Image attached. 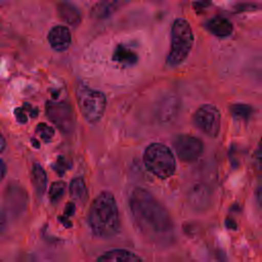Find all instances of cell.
Masks as SVG:
<instances>
[{
	"label": "cell",
	"mask_w": 262,
	"mask_h": 262,
	"mask_svg": "<svg viewBox=\"0 0 262 262\" xmlns=\"http://www.w3.org/2000/svg\"><path fill=\"white\" fill-rule=\"evenodd\" d=\"M129 208L135 227L146 239L156 244H168L173 239V220L149 191L134 188L129 196Z\"/></svg>",
	"instance_id": "obj_1"
},
{
	"label": "cell",
	"mask_w": 262,
	"mask_h": 262,
	"mask_svg": "<svg viewBox=\"0 0 262 262\" xmlns=\"http://www.w3.org/2000/svg\"><path fill=\"white\" fill-rule=\"evenodd\" d=\"M87 221L92 233L99 238H110L117 234L120 227L119 210L111 191H101L92 201Z\"/></svg>",
	"instance_id": "obj_2"
},
{
	"label": "cell",
	"mask_w": 262,
	"mask_h": 262,
	"mask_svg": "<svg viewBox=\"0 0 262 262\" xmlns=\"http://www.w3.org/2000/svg\"><path fill=\"white\" fill-rule=\"evenodd\" d=\"M170 50L166 62L170 67L180 66L189 55L193 45V32L184 18H176L171 28Z\"/></svg>",
	"instance_id": "obj_3"
},
{
	"label": "cell",
	"mask_w": 262,
	"mask_h": 262,
	"mask_svg": "<svg viewBox=\"0 0 262 262\" xmlns=\"http://www.w3.org/2000/svg\"><path fill=\"white\" fill-rule=\"evenodd\" d=\"M143 163L155 176L166 179L176 170V161L171 149L160 142L150 143L143 152Z\"/></svg>",
	"instance_id": "obj_4"
},
{
	"label": "cell",
	"mask_w": 262,
	"mask_h": 262,
	"mask_svg": "<svg viewBox=\"0 0 262 262\" xmlns=\"http://www.w3.org/2000/svg\"><path fill=\"white\" fill-rule=\"evenodd\" d=\"M76 99L86 122L96 124L100 121L106 107V98L101 91L80 83L76 88Z\"/></svg>",
	"instance_id": "obj_5"
},
{
	"label": "cell",
	"mask_w": 262,
	"mask_h": 262,
	"mask_svg": "<svg viewBox=\"0 0 262 262\" xmlns=\"http://www.w3.org/2000/svg\"><path fill=\"white\" fill-rule=\"evenodd\" d=\"M193 122L199 130L209 137H217L221 126V115L217 106L206 103L201 105L193 115Z\"/></svg>",
	"instance_id": "obj_6"
},
{
	"label": "cell",
	"mask_w": 262,
	"mask_h": 262,
	"mask_svg": "<svg viewBox=\"0 0 262 262\" xmlns=\"http://www.w3.org/2000/svg\"><path fill=\"white\" fill-rule=\"evenodd\" d=\"M173 148L182 162H193L198 160L204 150L203 141L190 134H178L172 140Z\"/></svg>",
	"instance_id": "obj_7"
},
{
	"label": "cell",
	"mask_w": 262,
	"mask_h": 262,
	"mask_svg": "<svg viewBox=\"0 0 262 262\" xmlns=\"http://www.w3.org/2000/svg\"><path fill=\"white\" fill-rule=\"evenodd\" d=\"M46 115L49 120L62 132L71 133L75 120L71 105L66 101H48L46 103Z\"/></svg>",
	"instance_id": "obj_8"
},
{
	"label": "cell",
	"mask_w": 262,
	"mask_h": 262,
	"mask_svg": "<svg viewBox=\"0 0 262 262\" xmlns=\"http://www.w3.org/2000/svg\"><path fill=\"white\" fill-rule=\"evenodd\" d=\"M131 0H99L91 9V16L96 19H105L115 14Z\"/></svg>",
	"instance_id": "obj_9"
},
{
	"label": "cell",
	"mask_w": 262,
	"mask_h": 262,
	"mask_svg": "<svg viewBox=\"0 0 262 262\" xmlns=\"http://www.w3.org/2000/svg\"><path fill=\"white\" fill-rule=\"evenodd\" d=\"M48 42L56 51H64L71 44V33L66 26H55L48 33Z\"/></svg>",
	"instance_id": "obj_10"
},
{
	"label": "cell",
	"mask_w": 262,
	"mask_h": 262,
	"mask_svg": "<svg viewBox=\"0 0 262 262\" xmlns=\"http://www.w3.org/2000/svg\"><path fill=\"white\" fill-rule=\"evenodd\" d=\"M113 60L123 67H132L136 64L138 54L131 46L127 44H119L114 50Z\"/></svg>",
	"instance_id": "obj_11"
},
{
	"label": "cell",
	"mask_w": 262,
	"mask_h": 262,
	"mask_svg": "<svg viewBox=\"0 0 262 262\" xmlns=\"http://www.w3.org/2000/svg\"><path fill=\"white\" fill-rule=\"evenodd\" d=\"M95 262H143L133 252L124 249H115L100 255Z\"/></svg>",
	"instance_id": "obj_12"
},
{
	"label": "cell",
	"mask_w": 262,
	"mask_h": 262,
	"mask_svg": "<svg viewBox=\"0 0 262 262\" xmlns=\"http://www.w3.org/2000/svg\"><path fill=\"white\" fill-rule=\"evenodd\" d=\"M207 30L216 37L224 38L228 37L233 32L232 23L222 16H215L206 24Z\"/></svg>",
	"instance_id": "obj_13"
},
{
	"label": "cell",
	"mask_w": 262,
	"mask_h": 262,
	"mask_svg": "<svg viewBox=\"0 0 262 262\" xmlns=\"http://www.w3.org/2000/svg\"><path fill=\"white\" fill-rule=\"evenodd\" d=\"M31 180L33 187L38 195H42L47 186V176L41 165L35 163L31 171Z\"/></svg>",
	"instance_id": "obj_14"
},
{
	"label": "cell",
	"mask_w": 262,
	"mask_h": 262,
	"mask_svg": "<svg viewBox=\"0 0 262 262\" xmlns=\"http://www.w3.org/2000/svg\"><path fill=\"white\" fill-rule=\"evenodd\" d=\"M70 195L75 202L79 203H85L88 198L87 187L85 184V181L82 177H76L74 178L70 183Z\"/></svg>",
	"instance_id": "obj_15"
},
{
	"label": "cell",
	"mask_w": 262,
	"mask_h": 262,
	"mask_svg": "<svg viewBox=\"0 0 262 262\" xmlns=\"http://www.w3.org/2000/svg\"><path fill=\"white\" fill-rule=\"evenodd\" d=\"M208 192L207 189L202 185H196L192 187L191 191L189 192V202L192 206L203 207L207 204Z\"/></svg>",
	"instance_id": "obj_16"
},
{
	"label": "cell",
	"mask_w": 262,
	"mask_h": 262,
	"mask_svg": "<svg viewBox=\"0 0 262 262\" xmlns=\"http://www.w3.org/2000/svg\"><path fill=\"white\" fill-rule=\"evenodd\" d=\"M254 110L251 105L246 103H234L230 106L231 115L239 120H249L253 114Z\"/></svg>",
	"instance_id": "obj_17"
},
{
	"label": "cell",
	"mask_w": 262,
	"mask_h": 262,
	"mask_svg": "<svg viewBox=\"0 0 262 262\" xmlns=\"http://www.w3.org/2000/svg\"><path fill=\"white\" fill-rule=\"evenodd\" d=\"M60 15L67 23H69L73 26L79 24L80 19H81L80 14L77 11V9L74 6L69 5L67 3H64L62 6H60Z\"/></svg>",
	"instance_id": "obj_18"
},
{
	"label": "cell",
	"mask_w": 262,
	"mask_h": 262,
	"mask_svg": "<svg viewBox=\"0 0 262 262\" xmlns=\"http://www.w3.org/2000/svg\"><path fill=\"white\" fill-rule=\"evenodd\" d=\"M66 191V183L62 181H55L49 188V200L51 203H57L61 200Z\"/></svg>",
	"instance_id": "obj_19"
},
{
	"label": "cell",
	"mask_w": 262,
	"mask_h": 262,
	"mask_svg": "<svg viewBox=\"0 0 262 262\" xmlns=\"http://www.w3.org/2000/svg\"><path fill=\"white\" fill-rule=\"evenodd\" d=\"M35 132L37 135L40 136V138L44 142L51 141V139L54 136V129L51 126L47 125L46 123H39L36 127Z\"/></svg>",
	"instance_id": "obj_20"
},
{
	"label": "cell",
	"mask_w": 262,
	"mask_h": 262,
	"mask_svg": "<svg viewBox=\"0 0 262 262\" xmlns=\"http://www.w3.org/2000/svg\"><path fill=\"white\" fill-rule=\"evenodd\" d=\"M253 165L256 173L262 176V138L254 152L253 156Z\"/></svg>",
	"instance_id": "obj_21"
},
{
	"label": "cell",
	"mask_w": 262,
	"mask_h": 262,
	"mask_svg": "<svg viewBox=\"0 0 262 262\" xmlns=\"http://www.w3.org/2000/svg\"><path fill=\"white\" fill-rule=\"evenodd\" d=\"M71 166H72V164H71V162L68 159H66L64 157H58L56 159L55 164L53 165V169L55 170V172L58 175L61 176V175L64 174V172L67 170H69L71 168Z\"/></svg>",
	"instance_id": "obj_22"
},
{
	"label": "cell",
	"mask_w": 262,
	"mask_h": 262,
	"mask_svg": "<svg viewBox=\"0 0 262 262\" xmlns=\"http://www.w3.org/2000/svg\"><path fill=\"white\" fill-rule=\"evenodd\" d=\"M14 115H15V118H16L17 122H19L21 124L27 123L28 117H27V108L25 106L24 107H17L14 111Z\"/></svg>",
	"instance_id": "obj_23"
},
{
	"label": "cell",
	"mask_w": 262,
	"mask_h": 262,
	"mask_svg": "<svg viewBox=\"0 0 262 262\" xmlns=\"http://www.w3.org/2000/svg\"><path fill=\"white\" fill-rule=\"evenodd\" d=\"M66 213V216H71L75 213V205L74 203H68L67 204V209L64 211Z\"/></svg>",
	"instance_id": "obj_24"
},
{
	"label": "cell",
	"mask_w": 262,
	"mask_h": 262,
	"mask_svg": "<svg viewBox=\"0 0 262 262\" xmlns=\"http://www.w3.org/2000/svg\"><path fill=\"white\" fill-rule=\"evenodd\" d=\"M6 174V165L5 163L0 159V181L3 180V178L5 177Z\"/></svg>",
	"instance_id": "obj_25"
},
{
	"label": "cell",
	"mask_w": 262,
	"mask_h": 262,
	"mask_svg": "<svg viewBox=\"0 0 262 262\" xmlns=\"http://www.w3.org/2000/svg\"><path fill=\"white\" fill-rule=\"evenodd\" d=\"M210 4V1L209 0H201V1H198V2H195L193 5H194V7H196V8H201V7H207L208 5Z\"/></svg>",
	"instance_id": "obj_26"
},
{
	"label": "cell",
	"mask_w": 262,
	"mask_h": 262,
	"mask_svg": "<svg viewBox=\"0 0 262 262\" xmlns=\"http://www.w3.org/2000/svg\"><path fill=\"white\" fill-rule=\"evenodd\" d=\"M257 200H258L259 206L262 208V185L257 190Z\"/></svg>",
	"instance_id": "obj_27"
},
{
	"label": "cell",
	"mask_w": 262,
	"mask_h": 262,
	"mask_svg": "<svg viewBox=\"0 0 262 262\" xmlns=\"http://www.w3.org/2000/svg\"><path fill=\"white\" fill-rule=\"evenodd\" d=\"M5 147H6V140H5L4 136L0 133V152L3 151Z\"/></svg>",
	"instance_id": "obj_28"
},
{
	"label": "cell",
	"mask_w": 262,
	"mask_h": 262,
	"mask_svg": "<svg viewBox=\"0 0 262 262\" xmlns=\"http://www.w3.org/2000/svg\"><path fill=\"white\" fill-rule=\"evenodd\" d=\"M225 224H226V226L228 227V228H231V229H233V228H235L236 226H235V222L232 220V219H226L225 220Z\"/></svg>",
	"instance_id": "obj_29"
},
{
	"label": "cell",
	"mask_w": 262,
	"mask_h": 262,
	"mask_svg": "<svg viewBox=\"0 0 262 262\" xmlns=\"http://www.w3.org/2000/svg\"><path fill=\"white\" fill-rule=\"evenodd\" d=\"M39 142H38V140H36L35 138H33L32 139V144L34 145V146H36V147H39V144H38Z\"/></svg>",
	"instance_id": "obj_30"
}]
</instances>
